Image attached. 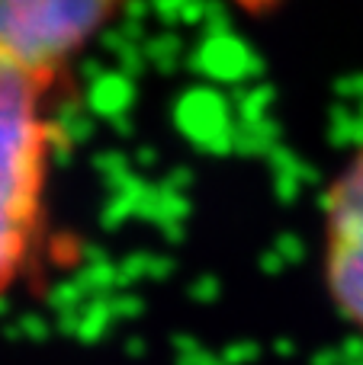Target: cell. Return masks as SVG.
I'll return each instance as SVG.
<instances>
[{
	"instance_id": "6da1fadb",
	"label": "cell",
	"mask_w": 363,
	"mask_h": 365,
	"mask_svg": "<svg viewBox=\"0 0 363 365\" xmlns=\"http://www.w3.org/2000/svg\"><path fill=\"white\" fill-rule=\"evenodd\" d=\"M68 83L0 58V302L36 282L51 257L58 103Z\"/></svg>"
},
{
	"instance_id": "7a4b0ae2",
	"label": "cell",
	"mask_w": 363,
	"mask_h": 365,
	"mask_svg": "<svg viewBox=\"0 0 363 365\" xmlns=\"http://www.w3.org/2000/svg\"><path fill=\"white\" fill-rule=\"evenodd\" d=\"M132 0H0V58L71 81L77 61L113 29Z\"/></svg>"
},
{
	"instance_id": "3957f363",
	"label": "cell",
	"mask_w": 363,
	"mask_h": 365,
	"mask_svg": "<svg viewBox=\"0 0 363 365\" xmlns=\"http://www.w3.org/2000/svg\"><path fill=\"white\" fill-rule=\"evenodd\" d=\"M319 234L328 302L363 334V145L328 180Z\"/></svg>"
}]
</instances>
